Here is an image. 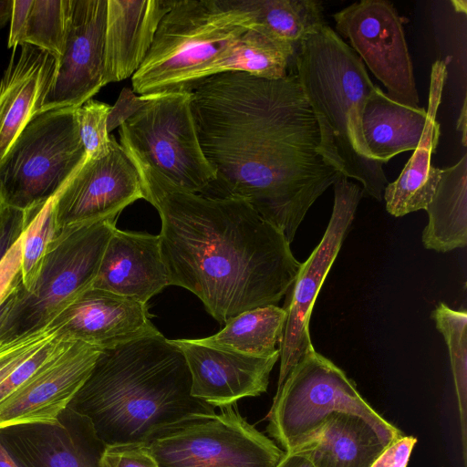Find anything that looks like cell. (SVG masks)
<instances>
[{
    "instance_id": "27",
    "label": "cell",
    "mask_w": 467,
    "mask_h": 467,
    "mask_svg": "<svg viewBox=\"0 0 467 467\" xmlns=\"http://www.w3.org/2000/svg\"><path fill=\"white\" fill-rule=\"evenodd\" d=\"M285 312L276 305H268L243 312L218 333L193 339L214 348L254 357H271L279 353Z\"/></svg>"
},
{
    "instance_id": "38",
    "label": "cell",
    "mask_w": 467,
    "mask_h": 467,
    "mask_svg": "<svg viewBox=\"0 0 467 467\" xmlns=\"http://www.w3.org/2000/svg\"><path fill=\"white\" fill-rule=\"evenodd\" d=\"M416 443L417 438L402 435L385 448L371 467H407Z\"/></svg>"
},
{
    "instance_id": "3",
    "label": "cell",
    "mask_w": 467,
    "mask_h": 467,
    "mask_svg": "<svg viewBox=\"0 0 467 467\" xmlns=\"http://www.w3.org/2000/svg\"><path fill=\"white\" fill-rule=\"evenodd\" d=\"M182 351L161 333L101 349L68 406L88 417L106 445L149 444L214 408L191 394Z\"/></svg>"
},
{
    "instance_id": "21",
    "label": "cell",
    "mask_w": 467,
    "mask_h": 467,
    "mask_svg": "<svg viewBox=\"0 0 467 467\" xmlns=\"http://www.w3.org/2000/svg\"><path fill=\"white\" fill-rule=\"evenodd\" d=\"M56 58L30 45L13 51L0 80V162L27 125L41 109L51 85Z\"/></svg>"
},
{
    "instance_id": "33",
    "label": "cell",
    "mask_w": 467,
    "mask_h": 467,
    "mask_svg": "<svg viewBox=\"0 0 467 467\" xmlns=\"http://www.w3.org/2000/svg\"><path fill=\"white\" fill-rule=\"evenodd\" d=\"M58 334L54 324L0 346V383L22 362Z\"/></svg>"
},
{
    "instance_id": "36",
    "label": "cell",
    "mask_w": 467,
    "mask_h": 467,
    "mask_svg": "<svg viewBox=\"0 0 467 467\" xmlns=\"http://www.w3.org/2000/svg\"><path fill=\"white\" fill-rule=\"evenodd\" d=\"M30 219V210L4 206L0 213V264L23 234Z\"/></svg>"
},
{
    "instance_id": "39",
    "label": "cell",
    "mask_w": 467,
    "mask_h": 467,
    "mask_svg": "<svg viewBox=\"0 0 467 467\" xmlns=\"http://www.w3.org/2000/svg\"><path fill=\"white\" fill-rule=\"evenodd\" d=\"M140 97L130 88H123L116 104L111 107L108 119L109 133L130 117L140 104Z\"/></svg>"
},
{
    "instance_id": "11",
    "label": "cell",
    "mask_w": 467,
    "mask_h": 467,
    "mask_svg": "<svg viewBox=\"0 0 467 467\" xmlns=\"http://www.w3.org/2000/svg\"><path fill=\"white\" fill-rule=\"evenodd\" d=\"M333 186L334 203L328 225L317 246L301 264L282 306L285 319L278 346L280 367L277 389L298 361L315 349L309 334L311 313L364 193L360 186L341 173H338Z\"/></svg>"
},
{
    "instance_id": "28",
    "label": "cell",
    "mask_w": 467,
    "mask_h": 467,
    "mask_svg": "<svg viewBox=\"0 0 467 467\" xmlns=\"http://www.w3.org/2000/svg\"><path fill=\"white\" fill-rule=\"evenodd\" d=\"M70 0H14L8 47L30 45L57 61L63 51Z\"/></svg>"
},
{
    "instance_id": "13",
    "label": "cell",
    "mask_w": 467,
    "mask_h": 467,
    "mask_svg": "<svg viewBox=\"0 0 467 467\" xmlns=\"http://www.w3.org/2000/svg\"><path fill=\"white\" fill-rule=\"evenodd\" d=\"M144 198L137 168L112 136L109 152L87 158L55 197L57 229L117 218L126 206Z\"/></svg>"
},
{
    "instance_id": "16",
    "label": "cell",
    "mask_w": 467,
    "mask_h": 467,
    "mask_svg": "<svg viewBox=\"0 0 467 467\" xmlns=\"http://www.w3.org/2000/svg\"><path fill=\"white\" fill-rule=\"evenodd\" d=\"M58 420L0 428V441L19 467H100L107 445L90 420L67 407Z\"/></svg>"
},
{
    "instance_id": "19",
    "label": "cell",
    "mask_w": 467,
    "mask_h": 467,
    "mask_svg": "<svg viewBox=\"0 0 467 467\" xmlns=\"http://www.w3.org/2000/svg\"><path fill=\"white\" fill-rule=\"evenodd\" d=\"M168 285L159 234L115 228L91 287L147 304Z\"/></svg>"
},
{
    "instance_id": "9",
    "label": "cell",
    "mask_w": 467,
    "mask_h": 467,
    "mask_svg": "<svg viewBox=\"0 0 467 467\" xmlns=\"http://www.w3.org/2000/svg\"><path fill=\"white\" fill-rule=\"evenodd\" d=\"M75 109L35 116L0 162V196L6 206L29 210L55 197L84 163Z\"/></svg>"
},
{
    "instance_id": "31",
    "label": "cell",
    "mask_w": 467,
    "mask_h": 467,
    "mask_svg": "<svg viewBox=\"0 0 467 467\" xmlns=\"http://www.w3.org/2000/svg\"><path fill=\"white\" fill-rule=\"evenodd\" d=\"M55 197L29 209L31 219L24 232L21 267L22 285L25 289L32 285L47 248L58 233L54 212Z\"/></svg>"
},
{
    "instance_id": "45",
    "label": "cell",
    "mask_w": 467,
    "mask_h": 467,
    "mask_svg": "<svg viewBox=\"0 0 467 467\" xmlns=\"http://www.w3.org/2000/svg\"><path fill=\"white\" fill-rule=\"evenodd\" d=\"M4 206H5V204H4L3 200H2V198H1V196H0V213H1V212H2V210H3V208H4Z\"/></svg>"
},
{
    "instance_id": "18",
    "label": "cell",
    "mask_w": 467,
    "mask_h": 467,
    "mask_svg": "<svg viewBox=\"0 0 467 467\" xmlns=\"http://www.w3.org/2000/svg\"><path fill=\"white\" fill-rule=\"evenodd\" d=\"M59 335L108 349L160 334L147 304L90 287L53 322Z\"/></svg>"
},
{
    "instance_id": "1",
    "label": "cell",
    "mask_w": 467,
    "mask_h": 467,
    "mask_svg": "<svg viewBox=\"0 0 467 467\" xmlns=\"http://www.w3.org/2000/svg\"><path fill=\"white\" fill-rule=\"evenodd\" d=\"M192 111L216 176L203 195L245 200L291 244L339 173L317 150L318 125L296 74L208 77L192 91Z\"/></svg>"
},
{
    "instance_id": "22",
    "label": "cell",
    "mask_w": 467,
    "mask_h": 467,
    "mask_svg": "<svg viewBox=\"0 0 467 467\" xmlns=\"http://www.w3.org/2000/svg\"><path fill=\"white\" fill-rule=\"evenodd\" d=\"M447 65L448 61L443 59L433 63L421 139L397 180L385 187L386 210L395 217L425 210L441 178V169L432 166L431 161L440 139V123L436 116L447 77Z\"/></svg>"
},
{
    "instance_id": "42",
    "label": "cell",
    "mask_w": 467,
    "mask_h": 467,
    "mask_svg": "<svg viewBox=\"0 0 467 467\" xmlns=\"http://www.w3.org/2000/svg\"><path fill=\"white\" fill-rule=\"evenodd\" d=\"M14 0H0V28L10 21Z\"/></svg>"
},
{
    "instance_id": "32",
    "label": "cell",
    "mask_w": 467,
    "mask_h": 467,
    "mask_svg": "<svg viewBox=\"0 0 467 467\" xmlns=\"http://www.w3.org/2000/svg\"><path fill=\"white\" fill-rule=\"evenodd\" d=\"M111 106L89 99L75 109V118L87 158H99L110 148L112 136L108 131Z\"/></svg>"
},
{
    "instance_id": "26",
    "label": "cell",
    "mask_w": 467,
    "mask_h": 467,
    "mask_svg": "<svg viewBox=\"0 0 467 467\" xmlns=\"http://www.w3.org/2000/svg\"><path fill=\"white\" fill-rule=\"evenodd\" d=\"M297 47L254 25L234 39L206 67L203 79L223 72H244L267 79L288 74Z\"/></svg>"
},
{
    "instance_id": "41",
    "label": "cell",
    "mask_w": 467,
    "mask_h": 467,
    "mask_svg": "<svg viewBox=\"0 0 467 467\" xmlns=\"http://www.w3.org/2000/svg\"><path fill=\"white\" fill-rule=\"evenodd\" d=\"M467 102L464 97L462 109L456 123V129L462 135V143L463 147L467 146Z\"/></svg>"
},
{
    "instance_id": "24",
    "label": "cell",
    "mask_w": 467,
    "mask_h": 467,
    "mask_svg": "<svg viewBox=\"0 0 467 467\" xmlns=\"http://www.w3.org/2000/svg\"><path fill=\"white\" fill-rule=\"evenodd\" d=\"M427 112L390 99L375 85L361 113L362 136L369 155L382 164L414 150L421 139Z\"/></svg>"
},
{
    "instance_id": "25",
    "label": "cell",
    "mask_w": 467,
    "mask_h": 467,
    "mask_svg": "<svg viewBox=\"0 0 467 467\" xmlns=\"http://www.w3.org/2000/svg\"><path fill=\"white\" fill-rule=\"evenodd\" d=\"M422 232L426 249L447 253L467 244V154L441 169L434 194L426 207Z\"/></svg>"
},
{
    "instance_id": "4",
    "label": "cell",
    "mask_w": 467,
    "mask_h": 467,
    "mask_svg": "<svg viewBox=\"0 0 467 467\" xmlns=\"http://www.w3.org/2000/svg\"><path fill=\"white\" fill-rule=\"evenodd\" d=\"M295 60V73L318 125V152L381 202L387 177L383 164L369 155L361 130L362 109L375 87L364 63L326 24L299 45Z\"/></svg>"
},
{
    "instance_id": "37",
    "label": "cell",
    "mask_w": 467,
    "mask_h": 467,
    "mask_svg": "<svg viewBox=\"0 0 467 467\" xmlns=\"http://www.w3.org/2000/svg\"><path fill=\"white\" fill-rule=\"evenodd\" d=\"M24 233L0 264V306L22 281Z\"/></svg>"
},
{
    "instance_id": "7",
    "label": "cell",
    "mask_w": 467,
    "mask_h": 467,
    "mask_svg": "<svg viewBox=\"0 0 467 467\" xmlns=\"http://www.w3.org/2000/svg\"><path fill=\"white\" fill-rule=\"evenodd\" d=\"M140 97L119 126V145L135 166L157 172L182 191L204 194L216 176L199 142L192 91Z\"/></svg>"
},
{
    "instance_id": "43",
    "label": "cell",
    "mask_w": 467,
    "mask_h": 467,
    "mask_svg": "<svg viewBox=\"0 0 467 467\" xmlns=\"http://www.w3.org/2000/svg\"><path fill=\"white\" fill-rule=\"evenodd\" d=\"M0 467H19L13 456L0 441Z\"/></svg>"
},
{
    "instance_id": "44",
    "label": "cell",
    "mask_w": 467,
    "mask_h": 467,
    "mask_svg": "<svg viewBox=\"0 0 467 467\" xmlns=\"http://www.w3.org/2000/svg\"><path fill=\"white\" fill-rule=\"evenodd\" d=\"M455 10L459 13L466 14L467 3L466 1H451Z\"/></svg>"
},
{
    "instance_id": "8",
    "label": "cell",
    "mask_w": 467,
    "mask_h": 467,
    "mask_svg": "<svg viewBox=\"0 0 467 467\" xmlns=\"http://www.w3.org/2000/svg\"><path fill=\"white\" fill-rule=\"evenodd\" d=\"M335 411L361 416L389 442L404 435L360 395L356 384L316 349L304 356L276 389L266 431L285 452L306 444Z\"/></svg>"
},
{
    "instance_id": "14",
    "label": "cell",
    "mask_w": 467,
    "mask_h": 467,
    "mask_svg": "<svg viewBox=\"0 0 467 467\" xmlns=\"http://www.w3.org/2000/svg\"><path fill=\"white\" fill-rule=\"evenodd\" d=\"M107 0H70L63 51L39 113L77 109L105 86Z\"/></svg>"
},
{
    "instance_id": "15",
    "label": "cell",
    "mask_w": 467,
    "mask_h": 467,
    "mask_svg": "<svg viewBox=\"0 0 467 467\" xmlns=\"http://www.w3.org/2000/svg\"><path fill=\"white\" fill-rule=\"evenodd\" d=\"M101 349L71 341L0 402V428L26 423H58L90 374Z\"/></svg>"
},
{
    "instance_id": "23",
    "label": "cell",
    "mask_w": 467,
    "mask_h": 467,
    "mask_svg": "<svg viewBox=\"0 0 467 467\" xmlns=\"http://www.w3.org/2000/svg\"><path fill=\"white\" fill-rule=\"evenodd\" d=\"M389 444L361 416L335 411L297 451L304 452L314 467H371Z\"/></svg>"
},
{
    "instance_id": "20",
    "label": "cell",
    "mask_w": 467,
    "mask_h": 467,
    "mask_svg": "<svg viewBox=\"0 0 467 467\" xmlns=\"http://www.w3.org/2000/svg\"><path fill=\"white\" fill-rule=\"evenodd\" d=\"M174 0H107L104 82H119L139 69L158 26Z\"/></svg>"
},
{
    "instance_id": "5",
    "label": "cell",
    "mask_w": 467,
    "mask_h": 467,
    "mask_svg": "<svg viewBox=\"0 0 467 467\" xmlns=\"http://www.w3.org/2000/svg\"><path fill=\"white\" fill-rule=\"evenodd\" d=\"M253 24L234 0H174L131 77L132 91H192L206 67Z\"/></svg>"
},
{
    "instance_id": "10",
    "label": "cell",
    "mask_w": 467,
    "mask_h": 467,
    "mask_svg": "<svg viewBox=\"0 0 467 467\" xmlns=\"http://www.w3.org/2000/svg\"><path fill=\"white\" fill-rule=\"evenodd\" d=\"M169 429L149 443L159 467H276L285 454L236 404Z\"/></svg>"
},
{
    "instance_id": "6",
    "label": "cell",
    "mask_w": 467,
    "mask_h": 467,
    "mask_svg": "<svg viewBox=\"0 0 467 467\" xmlns=\"http://www.w3.org/2000/svg\"><path fill=\"white\" fill-rule=\"evenodd\" d=\"M117 218L62 228L28 289L22 281L0 320V346L49 326L92 286Z\"/></svg>"
},
{
    "instance_id": "35",
    "label": "cell",
    "mask_w": 467,
    "mask_h": 467,
    "mask_svg": "<svg viewBox=\"0 0 467 467\" xmlns=\"http://www.w3.org/2000/svg\"><path fill=\"white\" fill-rule=\"evenodd\" d=\"M100 467H159L149 447L144 443L107 445Z\"/></svg>"
},
{
    "instance_id": "40",
    "label": "cell",
    "mask_w": 467,
    "mask_h": 467,
    "mask_svg": "<svg viewBox=\"0 0 467 467\" xmlns=\"http://www.w3.org/2000/svg\"><path fill=\"white\" fill-rule=\"evenodd\" d=\"M276 467H314L308 457L300 451L285 452Z\"/></svg>"
},
{
    "instance_id": "17",
    "label": "cell",
    "mask_w": 467,
    "mask_h": 467,
    "mask_svg": "<svg viewBox=\"0 0 467 467\" xmlns=\"http://www.w3.org/2000/svg\"><path fill=\"white\" fill-rule=\"evenodd\" d=\"M183 354L191 374V394L212 407H226L265 392L270 373L279 359L254 357L196 343L170 339Z\"/></svg>"
},
{
    "instance_id": "12",
    "label": "cell",
    "mask_w": 467,
    "mask_h": 467,
    "mask_svg": "<svg viewBox=\"0 0 467 467\" xmlns=\"http://www.w3.org/2000/svg\"><path fill=\"white\" fill-rule=\"evenodd\" d=\"M338 35L387 88L393 101L419 108L412 62L402 19L385 0H362L333 15Z\"/></svg>"
},
{
    "instance_id": "2",
    "label": "cell",
    "mask_w": 467,
    "mask_h": 467,
    "mask_svg": "<svg viewBox=\"0 0 467 467\" xmlns=\"http://www.w3.org/2000/svg\"><path fill=\"white\" fill-rule=\"evenodd\" d=\"M145 200L159 212L170 285L194 294L220 323L276 305L301 264L285 234L245 200L184 192L136 167Z\"/></svg>"
},
{
    "instance_id": "30",
    "label": "cell",
    "mask_w": 467,
    "mask_h": 467,
    "mask_svg": "<svg viewBox=\"0 0 467 467\" xmlns=\"http://www.w3.org/2000/svg\"><path fill=\"white\" fill-rule=\"evenodd\" d=\"M436 328L448 348L460 414L462 454L466 466L467 416V313L441 302L431 313Z\"/></svg>"
},
{
    "instance_id": "34",
    "label": "cell",
    "mask_w": 467,
    "mask_h": 467,
    "mask_svg": "<svg viewBox=\"0 0 467 467\" xmlns=\"http://www.w3.org/2000/svg\"><path fill=\"white\" fill-rule=\"evenodd\" d=\"M71 341L73 340L57 334L16 367L0 383V402L11 395L16 389L33 376L46 362L66 348Z\"/></svg>"
},
{
    "instance_id": "29",
    "label": "cell",
    "mask_w": 467,
    "mask_h": 467,
    "mask_svg": "<svg viewBox=\"0 0 467 467\" xmlns=\"http://www.w3.org/2000/svg\"><path fill=\"white\" fill-rule=\"evenodd\" d=\"M257 25L298 48L324 25L322 3L317 0H234Z\"/></svg>"
}]
</instances>
